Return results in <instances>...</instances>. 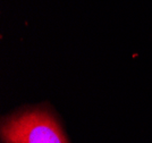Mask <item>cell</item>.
Instances as JSON below:
<instances>
[{
    "label": "cell",
    "mask_w": 152,
    "mask_h": 143,
    "mask_svg": "<svg viewBox=\"0 0 152 143\" xmlns=\"http://www.w3.org/2000/svg\"><path fill=\"white\" fill-rule=\"evenodd\" d=\"M1 136L6 143H68L57 119L45 109H32L5 120Z\"/></svg>",
    "instance_id": "1"
}]
</instances>
